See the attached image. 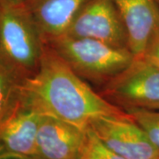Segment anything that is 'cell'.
I'll return each instance as SVG.
<instances>
[{"label":"cell","mask_w":159,"mask_h":159,"mask_svg":"<svg viewBox=\"0 0 159 159\" xmlns=\"http://www.w3.org/2000/svg\"><path fill=\"white\" fill-rule=\"evenodd\" d=\"M89 127L110 149L124 159H159V151L129 114L100 117L92 121Z\"/></svg>","instance_id":"6"},{"label":"cell","mask_w":159,"mask_h":159,"mask_svg":"<svg viewBox=\"0 0 159 159\" xmlns=\"http://www.w3.org/2000/svg\"><path fill=\"white\" fill-rule=\"evenodd\" d=\"M42 116L21 100L15 113L0 127V155L36 156V137Z\"/></svg>","instance_id":"10"},{"label":"cell","mask_w":159,"mask_h":159,"mask_svg":"<svg viewBox=\"0 0 159 159\" xmlns=\"http://www.w3.org/2000/svg\"><path fill=\"white\" fill-rule=\"evenodd\" d=\"M90 86L101 89L125 69L134 55L128 48H120L89 38L63 35L46 43Z\"/></svg>","instance_id":"3"},{"label":"cell","mask_w":159,"mask_h":159,"mask_svg":"<svg viewBox=\"0 0 159 159\" xmlns=\"http://www.w3.org/2000/svg\"><path fill=\"white\" fill-rule=\"evenodd\" d=\"M124 23L128 49L134 57H142L159 28L156 0H113Z\"/></svg>","instance_id":"7"},{"label":"cell","mask_w":159,"mask_h":159,"mask_svg":"<svg viewBox=\"0 0 159 159\" xmlns=\"http://www.w3.org/2000/svg\"><path fill=\"white\" fill-rule=\"evenodd\" d=\"M89 0H28L24 5L44 44L65 35Z\"/></svg>","instance_id":"9"},{"label":"cell","mask_w":159,"mask_h":159,"mask_svg":"<svg viewBox=\"0 0 159 159\" xmlns=\"http://www.w3.org/2000/svg\"><path fill=\"white\" fill-rule=\"evenodd\" d=\"M0 159H23V157H17V156H2V155H0Z\"/></svg>","instance_id":"16"},{"label":"cell","mask_w":159,"mask_h":159,"mask_svg":"<svg viewBox=\"0 0 159 159\" xmlns=\"http://www.w3.org/2000/svg\"><path fill=\"white\" fill-rule=\"evenodd\" d=\"M126 112L142 127L159 151V110H131Z\"/></svg>","instance_id":"13"},{"label":"cell","mask_w":159,"mask_h":159,"mask_svg":"<svg viewBox=\"0 0 159 159\" xmlns=\"http://www.w3.org/2000/svg\"><path fill=\"white\" fill-rule=\"evenodd\" d=\"M20 97L40 114L83 130L100 117L128 115L94 90L47 44L37 73L20 85Z\"/></svg>","instance_id":"1"},{"label":"cell","mask_w":159,"mask_h":159,"mask_svg":"<svg viewBox=\"0 0 159 159\" xmlns=\"http://www.w3.org/2000/svg\"><path fill=\"white\" fill-rule=\"evenodd\" d=\"M143 57L159 68V28L150 40Z\"/></svg>","instance_id":"14"},{"label":"cell","mask_w":159,"mask_h":159,"mask_svg":"<svg viewBox=\"0 0 159 159\" xmlns=\"http://www.w3.org/2000/svg\"><path fill=\"white\" fill-rule=\"evenodd\" d=\"M97 92L125 111L159 110V68L145 57H134Z\"/></svg>","instance_id":"4"},{"label":"cell","mask_w":159,"mask_h":159,"mask_svg":"<svg viewBox=\"0 0 159 159\" xmlns=\"http://www.w3.org/2000/svg\"><path fill=\"white\" fill-rule=\"evenodd\" d=\"M2 1L10 5H24L28 0H2Z\"/></svg>","instance_id":"15"},{"label":"cell","mask_w":159,"mask_h":159,"mask_svg":"<svg viewBox=\"0 0 159 159\" xmlns=\"http://www.w3.org/2000/svg\"><path fill=\"white\" fill-rule=\"evenodd\" d=\"M44 46L25 5L0 0V66L20 85L37 73Z\"/></svg>","instance_id":"2"},{"label":"cell","mask_w":159,"mask_h":159,"mask_svg":"<svg viewBox=\"0 0 159 159\" xmlns=\"http://www.w3.org/2000/svg\"><path fill=\"white\" fill-rule=\"evenodd\" d=\"M23 159H43L42 157H40L38 156H32V157H23Z\"/></svg>","instance_id":"17"},{"label":"cell","mask_w":159,"mask_h":159,"mask_svg":"<svg viewBox=\"0 0 159 159\" xmlns=\"http://www.w3.org/2000/svg\"><path fill=\"white\" fill-rule=\"evenodd\" d=\"M65 35L128 48L125 26L113 0H89L79 11Z\"/></svg>","instance_id":"5"},{"label":"cell","mask_w":159,"mask_h":159,"mask_svg":"<svg viewBox=\"0 0 159 159\" xmlns=\"http://www.w3.org/2000/svg\"><path fill=\"white\" fill-rule=\"evenodd\" d=\"M85 131L61 119L43 115L36 137V156L43 159H78Z\"/></svg>","instance_id":"8"},{"label":"cell","mask_w":159,"mask_h":159,"mask_svg":"<svg viewBox=\"0 0 159 159\" xmlns=\"http://www.w3.org/2000/svg\"><path fill=\"white\" fill-rule=\"evenodd\" d=\"M20 102V84L0 66V127L15 113Z\"/></svg>","instance_id":"11"},{"label":"cell","mask_w":159,"mask_h":159,"mask_svg":"<svg viewBox=\"0 0 159 159\" xmlns=\"http://www.w3.org/2000/svg\"><path fill=\"white\" fill-rule=\"evenodd\" d=\"M78 159H124L112 151L97 137L90 127L87 128Z\"/></svg>","instance_id":"12"},{"label":"cell","mask_w":159,"mask_h":159,"mask_svg":"<svg viewBox=\"0 0 159 159\" xmlns=\"http://www.w3.org/2000/svg\"><path fill=\"white\" fill-rule=\"evenodd\" d=\"M157 1V6H158V8H159V0H156Z\"/></svg>","instance_id":"18"}]
</instances>
